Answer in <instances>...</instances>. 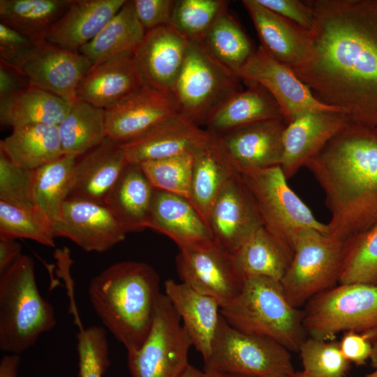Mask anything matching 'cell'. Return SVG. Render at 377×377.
I'll return each instance as SVG.
<instances>
[{
  "label": "cell",
  "mask_w": 377,
  "mask_h": 377,
  "mask_svg": "<svg viewBox=\"0 0 377 377\" xmlns=\"http://www.w3.org/2000/svg\"><path fill=\"white\" fill-rule=\"evenodd\" d=\"M241 176L254 197L263 226L292 256L302 230L313 228L329 235L327 223L317 220L291 189L279 165Z\"/></svg>",
  "instance_id": "9c48e42d"
},
{
  "label": "cell",
  "mask_w": 377,
  "mask_h": 377,
  "mask_svg": "<svg viewBox=\"0 0 377 377\" xmlns=\"http://www.w3.org/2000/svg\"><path fill=\"white\" fill-rule=\"evenodd\" d=\"M369 335L349 331L344 333L339 343L344 357L356 364H362L370 358L372 345Z\"/></svg>",
  "instance_id": "681fc988"
},
{
  "label": "cell",
  "mask_w": 377,
  "mask_h": 377,
  "mask_svg": "<svg viewBox=\"0 0 377 377\" xmlns=\"http://www.w3.org/2000/svg\"><path fill=\"white\" fill-rule=\"evenodd\" d=\"M20 364L18 354L8 353L0 361V377H17Z\"/></svg>",
  "instance_id": "f5cc1de1"
},
{
  "label": "cell",
  "mask_w": 377,
  "mask_h": 377,
  "mask_svg": "<svg viewBox=\"0 0 377 377\" xmlns=\"http://www.w3.org/2000/svg\"><path fill=\"white\" fill-rule=\"evenodd\" d=\"M155 189L191 198L193 155L184 154L140 163Z\"/></svg>",
  "instance_id": "60d3db41"
},
{
  "label": "cell",
  "mask_w": 377,
  "mask_h": 377,
  "mask_svg": "<svg viewBox=\"0 0 377 377\" xmlns=\"http://www.w3.org/2000/svg\"><path fill=\"white\" fill-rule=\"evenodd\" d=\"M154 188L138 163H128L104 203L126 233L147 228Z\"/></svg>",
  "instance_id": "83f0119b"
},
{
  "label": "cell",
  "mask_w": 377,
  "mask_h": 377,
  "mask_svg": "<svg viewBox=\"0 0 377 377\" xmlns=\"http://www.w3.org/2000/svg\"><path fill=\"white\" fill-rule=\"evenodd\" d=\"M52 229L87 252L106 251L127 234L105 203L75 197L65 200Z\"/></svg>",
  "instance_id": "5bb4252c"
},
{
  "label": "cell",
  "mask_w": 377,
  "mask_h": 377,
  "mask_svg": "<svg viewBox=\"0 0 377 377\" xmlns=\"http://www.w3.org/2000/svg\"><path fill=\"white\" fill-rule=\"evenodd\" d=\"M228 8L223 0H175L170 26L188 40H200Z\"/></svg>",
  "instance_id": "7bdbcfd3"
},
{
  "label": "cell",
  "mask_w": 377,
  "mask_h": 377,
  "mask_svg": "<svg viewBox=\"0 0 377 377\" xmlns=\"http://www.w3.org/2000/svg\"><path fill=\"white\" fill-rule=\"evenodd\" d=\"M69 307L78 328V376L103 377L110 364L106 331L98 326L84 327L80 319L75 302H71Z\"/></svg>",
  "instance_id": "ab89813d"
},
{
  "label": "cell",
  "mask_w": 377,
  "mask_h": 377,
  "mask_svg": "<svg viewBox=\"0 0 377 377\" xmlns=\"http://www.w3.org/2000/svg\"><path fill=\"white\" fill-rule=\"evenodd\" d=\"M165 295L179 315L193 346L205 362L221 317V306L214 298L188 285L169 279L164 283Z\"/></svg>",
  "instance_id": "d4e9b609"
},
{
  "label": "cell",
  "mask_w": 377,
  "mask_h": 377,
  "mask_svg": "<svg viewBox=\"0 0 377 377\" xmlns=\"http://www.w3.org/2000/svg\"><path fill=\"white\" fill-rule=\"evenodd\" d=\"M303 371L313 377H344L349 362L343 355L339 343L313 337L300 346Z\"/></svg>",
  "instance_id": "ee69618b"
},
{
  "label": "cell",
  "mask_w": 377,
  "mask_h": 377,
  "mask_svg": "<svg viewBox=\"0 0 377 377\" xmlns=\"http://www.w3.org/2000/svg\"><path fill=\"white\" fill-rule=\"evenodd\" d=\"M30 86L28 79L19 69L0 60V103L16 96Z\"/></svg>",
  "instance_id": "f907efd6"
},
{
  "label": "cell",
  "mask_w": 377,
  "mask_h": 377,
  "mask_svg": "<svg viewBox=\"0 0 377 377\" xmlns=\"http://www.w3.org/2000/svg\"><path fill=\"white\" fill-rule=\"evenodd\" d=\"M192 155L190 202L207 223L210 210L217 197L229 179L237 172L211 134Z\"/></svg>",
  "instance_id": "f546056e"
},
{
  "label": "cell",
  "mask_w": 377,
  "mask_h": 377,
  "mask_svg": "<svg viewBox=\"0 0 377 377\" xmlns=\"http://www.w3.org/2000/svg\"><path fill=\"white\" fill-rule=\"evenodd\" d=\"M351 121L346 114L312 110L288 124L283 135L280 167L287 179L315 157Z\"/></svg>",
  "instance_id": "d6986e66"
},
{
  "label": "cell",
  "mask_w": 377,
  "mask_h": 377,
  "mask_svg": "<svg viewBox=\"0 0 377 377\" xmlns=\"http://www.w3.org/2000/svg\"><path fill=\"white\" fill-rule=\"evenodd\" d=\"M179 112L172 93L144 84L105 110L107 137L124 144Z\"/></svg>",
  "instance_id": "ac0fdd59"
},
{
  "label": "cell",
  "mask_w": 377,
  "mask_h": 377,
  "mask_svg": "<svg viewBox=\"0 0 377 377\" xmlns=\"http://www.w3.org/2000/svg\"><path fill=\"white\" fill-rule=\"evenodd\" d=\"M21 249V245L15 239H0V272L22 254Z\"/></svg>",
  "instance_id": "816d5d0a"
},
{
  "label": "cell",
  "mask_w": 377,
  "mask_h": 377,
  "mask_svg": "<svg viewBox=\"0 0 377 377\" xmlns=\"http://www.w3.org/2000/svg\"><path fill=\"white\" fill-rule=\"evenodd\" d=\"M369 359L371 360V366L375 369H377V339L372 345V352Z\"/></svg>",
  "instance_id": "9f6ffc18"
},
{
  "label": "cell",
  "mask_w": 377,
  "mask_h": 377,
  "mask_svg": "<svg viewBox=\"0 0 377 377\" xmlns=\"http://www.w3.org/2000/svg\"><path fill=\"white\" fill-rule=\"evenodd\" d=\"M126 0H72L53 25L45 40L59 47L79 51L94 38L119 12Z\"/></svg>",
  "instance_id": "4316f807"
},
{
  "label": "cell",
  "mask_w": 377,
  "mask_h": 377,
  "mask_svg": "<svg viewBox=\"0 0 377 377\" xmlns=\"http://www.w3.org/2000/svg\"><path fill=\"white\" fill-rule=\"evenodd\" d=\"M305 167L324 191L330 237L346 244L377 223V128L351 121Z\"/></svg>",
  "instance_id": "7a4b0ae2"
},
{
  "label": "cell",
  "mask_w": 377,
  "mask_h": 377,
  "mask_svg": "<svg viewBox=\"0 0 377 377\" xmlns=\"http://www.w3.org/2000/svg\"><path fill=\"white\" fill-rule=\"evenodd\" d=\"M286 125L284 119H276L213 136L235 171L245 175L280 166Z\"/></svg>",
  "instance_id": "9a60e30c"
},
{
  "label": "cell",
  "mask_w": 377,
  "mask_h": 377,
  "mask_svg": "<svg viewBox=\"0 0 377 377\" xmlns=\"http://www.w3.org/2000/svg\"><path fill=\"white\" fill-rule=\"evenodd\" d=\"M71 1L0 0V22L34 41H43Z\"/></svg>",
  "instance_id": "e575fe53"
},
{
  "label": "cell",
  "mask_w": 377,
  "mask_h": 377,
  "mask_svg": "<svg viewBox=\"0 0 377 377\" xmlns=\"http://www.w3.org/2000/svg\"><path fill=\"white\" fill-rule=\"evenodd\" d=\"M175 263L181 282L214 298L221 307L232 301L244 285L232 254L214 241L179 248Z\"/></svg>",
  "instance_id": "7c38bea8"
},
{
  "label": "cell",
  "mask_w": 377,
  "mask_h": 377,
  "mask_svg": "<svg viewBox=\"0 0 377 377\" xmlns=\"http://www.w3.org/2000/svg\"><path fill=\"white\" fill-rule=\"evenodd\" d=\"M39 42L0 22V60L6 64L20 70Z\"/></svg>",
  "instance_id": "bcb514c9"
},
{
  "label": "cell",
  "mask_w": 377,
  "mask_h": 377,
  "mask_svg": "<svg viewBox=\"0 0 377 377\" xmlns=\"http://www.w3.org/2000/svg\"><path fill=\"white\" fill-rule=\"evenodd\" d=\"M146 31L139 22L133 0H126L119 12L79 52L96 66L124 53H134Z\"/></svg>",
  "instance_id": "1f68e13d"
},
{
  "label": "cell",
  "mask_w": 377,
  "mask_h": 377,
  "mask_svg": "<svg viewBox=\"0 0 377 377\" xmlns=\"http://www.w3.org/2000/svg\"><path fill=\"white\" fill-rule=\"evenodd\" d=\"M207 225L214 242L231 254L263 226L254 197L239 174L234 175L223 188L210 210Z\"/></svg>",
  "instance_id": "e0dca14e"
},
{
  "label": "cell",
  "mask_w": 377,
  "mask_h": 377,
  "mask_svg": "<svg viewBox=\"0 0 377 377\" xmlns=\"http://www.w3.org/2000/svg\"><path fill=\"white\" fill-rule=\"evenodd\" d=\"M188 43L189 40L170 25L147 31L134 52L145 83L172 93Z\"/></svg>",
  "instance_id": "44dd1931"
},
{
  "label": "cell",
  "mask_w": 377,
  "mask_h": 377,
  "mask_svg": "<svg viewBox=\"0 0 377 377\" xmlns=\"http://www.w3.org/2000/svg\"><path fill=\"white\" fill-rule=\"evenodd\" d=\"M0 150L16 165L32 170L64 155L57 125L32 124L13 128L1 140Z\"/></svg>",
  "instance_id": "4dcf8cb0"
},
{
  "label": "cell",
  "mask_w": 377,
  "mask_h": 377,
  "mask_svg": "<svg viewBox=\"0 0 377 377\" xmlns=\"http://www.w3.org/2000/svg\"><path fill=\"white\" fill-rule=\"evenodd\" d=\"M202 377H248L234 374L216 371H203Z\"/></svg>",
  "instance_id": "db71d44e"
},
{
  "label": "cell",
  "mask_w": 377,
  "mask_h": 377,
  "mask_svg": "<svg viewBox=\"0 0 377 377\" xmlns=\"http://www.w3.org/2000/svg\"><path fill=\"white\" fill-rule=\"evenodd\" d=\"M239 77L242 82H255L266 89L278 103L287 124L312 110L343 112L317 100L290 67L275 59L260 45L241 69Z\"/></svg>",
  "instance_id": "4fadbf2b"
},
{
  "label": "cell",
  "mask_w": 377,
  "mask_h": 377,
  "mask_svg": "<svg viewBox=\"0 0 377 377\" xmlns=\"http://www.w3.org/2000/svg\"><path fill=\"white\" fill-rule=\"evenodd\" d=\"M310 337L332 341L353 331L377 339V285L339 283L310 299L302 313Z\"/></svg>",
  "instance_id": "8992f818"
},
{
  "label": "cell",
  "mask_w": 377,
  "mask_h": 377,
  "mask_svg": "<svg viewBox=\"0 0 377 377\" xmlns=\"http://www.w3.org/2000/svg\"><path fill=\"white\" fill-rule=\"evenodd\" d=\"M202 371L188 364L186 369L179 377H202Z\"/></svg>",
  "instance_id": "11a10c76"
},
{
  "label": "cell",
  "mask_w": 377,
  "mask_h": 377,
  "mask_svg": "<svg viewBox=\"0 0 377 377\" xmlns=\"http://www.w3.org/2000/svg\"><path fill=\"white\" fill-rule=\"evenodd\" d=\"M52 226L39 213L0 200V239L24 238L54 247Z\"/></svg>",
  "instance_id": "b9f144b4"
},
{
  "label": "cell",
  "mask_w": 377,
  "mask_h": 377,
  "mask_svg": "<svg viewBox=\"0 0 377 377\" xmlns=\"http://www.w3.org/2000/svg\"><path fill=\"white\" fill-rule=\"evenodd\" d=\"M93 66L92 62L79 52L40 41L22 64L20 71L30 85L52 93L73 104L82 78Z\"/></svg>",
  "instance_id": "2e32d148"
},
{
  "label": "cell",
  "mask_w": 377,
  "mask_h": 377,
  "mask_svg": "<svg viewBox=\"0 0 377 377\" xmlns=\"http://www.w3.org/2000/svg\"><path fill=\"white\" fill-rule=\"evenodd\" d=\"M290 377H313L304 371H295Z\"/></svg>",
  "instance_id": "6f0895ef"
},
{
  "label": "cell",
  "mask_w": 377,
  "mask_h": 377,
  "mask_svg": "<svg viewBox=\"0 0 377 377\" xmlns=\"http://www.w3.org/2000/svg\"><path fill=\"white\" fill-rule=\"evenodd\" d=\"M58 128L64 155L81 156L107 137L105 110L77 100Z\"/></svg>",
  "instance_id": "d590c367"
},
{
  "label": "cell",
  "mask_w": 377,
  "mask_h": 377,
  "mask_svg": "<svg viewBox=\"0 0 377 377\" xmlns=\"http://www.w3.org/2000/svg\"><path fill=\"white\" fill-rule=\"evenodd\" d=\"M160 278L149 264L122 261L91 280L90 302L103 325L127 353L141 347L152 325L161 295Z\"/></svg>",
  "instance_id": "3957f363"
},
{
  "label": "cell",
  "mask_w": 377,
  "mask_h": 377,
  "mask_svg": "<svg viewBox=\"0 0 377 377\" xmlns=\"http://www.w3.org/2000/svg\"><path fill=\"white\" fill-rule=\"evenodd\" d=\"M147 228L166 235L179 249L213 241L207 223L190 200L155 188Z\"/></svg>",
  "instance_id": "603a6c76"
},
{
  "label": "cell",
  "mask_w": 377,
  "mask_h": 377,
  "mask_svg": "<svg viewBox=\"0 0 377 377\" xmlns=\"http://www.w3.org/2000/svg\"><path fill=\"white\" fill-rule=\"evenodd\" d=\"M204 371L248 377H290L295 372L289 350L271 339L234 328L222 316Z\"/></svg>",
  "instance_id": "ba28073f"
},
{
  "label": "cell",
  "mask_w": 377,
  "mask_h": 377,
  "mask_svg": "<svg viewBox=\"0 0 377 377\" xmlns=\"http://www.w3.org/2000/svg\"><path fill=\"white\" fill-rule=\"evenodd\" d=\"M145 84L134 53H124L93 66L77 89L78 100L108 109Z\"/></svg>",
  "instance_id": "7402d4cb"
},
{
  "label": "cell",
  "mask_w": 377,
  "mask_h": 377,
  "mask_svg": "<svg viewBox=\"0 0 377 377\" xmlns=\"http://www.w3.org/2000/svg\"><path fill=\"white\" fill-rule=\"evenodd\" d=\"M309 47L293 68L322 103L377 128V0H306Z\"/></svg>",
  "instance_id": "6da1fadb"
},
{
  "label": "cell",
  "mask_w": 377,
  "mask_h": 377,
  "mask_svg": "<svg viewBox=\"0 0 377 377\" xmlns=\"http://www.w3.org/2000/svg\"><path fill=\"white\" fill-rule=\"evenodd\" d=\"M34 172L16 165L0 150V200L39 213L34 199Z\"/></svg>",
  "instance_id": "f6af8a7d"
},
{
  "label": "cell",
  "mask_w": 377,
  "mask_h": 377,
  "mask_svg": "<svg viewBox=\"0 0 377 377\" xmlns=\"http://www.w3.org/2000/svg\"><path fill=\"white\" fill-rule=\"evenodd\" d=\"M232 256L244 280L263 276L281 281L292 258L263 226L251 235Z\"/></svg>",
  "instance_id": "d6a6232c"
},
{
  "label": "cell",
  "mask_w": 377,
  "mask_h": 377,
  "mask_svg": "<svg viewBox=\"0 0 377 377\" xmlns=\"http://www.w3.org/2000/svg\"><path fill=\"white\" fill-rule=\"evenodd\" d=\"M377 285V223L350 240L338 283Z\"/></svg>",
  "instance_id": "f35d334b"
},
{
  "label": "cell",
  "mask_w": 377,
  "mask_h": 377,
  "mask_svg": "<svg viewBox=\"0 0 377 377\" xmlns=\"http://www.w3.org/2000/svg\"><path fill=\"white\" fill-rule=\"evenodd\" d=\"M77 158L63 155L35 170L34 199L38 212L52 226L70 196Z\"/></svg>",
  "instance_id": "74e56055"
},
{
  "label": "cell",
  "mask_w": 377,
  "mask_h": 377,
  "mask_svg": "<svg viewBox=\"0 0 377 377\" xmlns=\"http://www.w3.org/2000/svg\"><path fill=\"white\" fill-rule=\"evenodd\" d=\"M346 245L313 228L302 230L280 282L290 304L298 309L339 283Z\"/></svg>",
  "instance_id": "30bf717a"
},
{
  "label": "cell",
  "mask_w": 377,
  "mask_h": 377,
  "mask_svg": "<svg viewBox=\"0 0 377 377\" xmlns=\"http://www.w3.org/2000/svg\"><path fill=\"white\" fill-rule=\"evenodd\" d=\"M242 82L246 88L233 95L205 126L211 135L217 136L253 124L283 119L278 103L266 89L255 82Z\"/></svg>",
  "instance_id": "f1b7e54d"
},
{
  "label": "cell",
  "mask_w": 377,
  "mask_h": 377,
  "mask_svg": "<svg viewBox=\"0 0 377 377\" xmlns=\"http://www.w3.org/2000/svg\"><path fill=\"white\" fill-rule=\"evenodd\" d=\"M175 0H133L137 17L145 31L169 26Z\"/></svg>",
  "instance_id": "7dc6e473"
},
{
  "label": "cell",
  "mask_w": 377,
  "mask_h": 377,
  "mask_svg": "<svg viewBox=\"0 0 377 377\" xmlns=\"http://www.w3.org/2000/svg\"><path fill=\"white\" fill-rule=\"evenodd\" d=\"M71 105L52 93L30 86L16 96L0 103V122L13 128L32 124L58 126Z\"/></svg>",
  "instance_id": "836d02e7"
},
{
  "label": "cell",
  "mask_w": 377,
  "mask_h": 377,
  "mask_svg": "<svg viewBox=\"0 0 377 377\" xmlns=\"http://www.w3.org/2000/svg\"><path fill=\"white\" fill-rule=\"evenodd\" d=\"M264 7L310 31L313 24V9L306 1L257 0Z\"/></svg>",
  "instance_id": "c3c4849f"
},
{
  "label": "cell",
  "mask_w": 377,
  "mask_h": 377,
  "mask_svg": "<svg viewBox=\"0 0 377 377\" xmlns=\"http://www.w3.org/2000/svg\"><path fill=\"white\" fill-rule=\"evenodd\" d=\"M55 325L54 308L39 292L34 260L21 254L0 272V349L19 355Z\"/></svg>",
  "instance_id": "277c9868"
},
{
  "label": "cell",
  "mask_w": 377,
  "mask_h": 377,
  "mask_svg": "<svg viewBox=\"0 0 377 377\" xmlns=\"http://www.w3.org/2000/svg\"><path fill=\"white\" fill-rule=\"evenodd\" d=\"M260 41L272 57L292 69L307 56L309 31L271 11L257 0H243Z\"/></svg>",
  "instance_id": "cb8c5ba5"
},
{
  "label": "cell",
  "mask_w": 377,
  "mask_h": 377,
  "mask_svg": "<svg viewBox=\"0 0 377 377\" xmlns=\"http://www.w3.org/2000/svg\"><path fill=\"white\" fill-rule=\"evenodd\" d=\"M198 40L216 60L238 77L256 50L228 8L220 13Z\"/></svg>",
  "instance_id": "8d00e7d4"
},
{
  "label": "cell",
  "mask_w": 377,
  "mask_h": 377,
  "mask_svg": "<svg viewBox=\"0 0 377 377\" xmlns=\"http://www.w3.org/2000/svg\"><path fill=\"white\" fill-rule=\"evenodd\" d=\"M364 377H377V369L375 371Z\"/></svg>",
  "instance_id": "680465c9"
},
{
  "label": "cell",
  "mask_w": 377,
  "mask_h": 377,
  "mask_svg": "<svg viewBox=\"0 0 377 377\" xmlns=\"http://www.w3.org/2000/svg\"><path fill=\"white\" fill-rule=\"evenodd\" d=\"M192 341L167 296L158 297L151 330L138 350L127 353L132 377H179L188 367Z\"/></svg>",
  "instance_id": "8fae6325"
},
{
  "label": "cell",
  "mask_w": 377,
  "mask_h": 377,
  "mask_svg": "<svg viewBox=\"0 0 377 377\" xmlns=\"http://www.w3.org/2000/svg\"><path fill=\"white\" fill-rule=\"evenodd\" d=\"M242 82L239 77L216 60L200 40H190L172 94L180 113L202 127L233 95L243 89Z\"/></svg>",
  "instance_id": "52a82bcc"
},
{
  "label": "cell",
  "mask_w": 377,
  "mask_h": 377,
  "mask_svg": "<svg viewBox=\"0 0 377 377\" xmlns=\"http://www.w3.org/2000/svg\"><path fill=\"white\" fill-rule=\"evenodd\" d=\"M220 311L234 328L271 339L290 352H298L305 339L302 313L290 304L279 280H244L238 295Z\"/></svg>",
  "instance_id": "5b68a950"
},
{
  "label": "cell",
  "mask_w": 377,
  "mask_h": 377,
  "mask_svg": "<svg viewBox=\"0 0 377 377\" xmlns=\"http://www.w3.org/2000/svg\"><path fill=\"white\" fill-rule=\"evenodd\" d=\"M209 137L205 128L177 113L121 145L128 162L140 164L192 153Z\"/></svg>",
  "instance_id": "ffe728a7"
},
{
  "label": "cell",
  "mask_w": 377,
  "mask_h": 377,
  "mask_svg": "<svg viewBox=\"0 0 377 377\" xmlns=\"http://www.w3.org/2000/svg\"><path fill=\"white\" fill-rule=\"evenodd\" d=\"M77 160L69 197L104 203L128 163L121 144L108 137Z\"/></svg>",
  "instance_id": "484cf974"
}]
</instances>
